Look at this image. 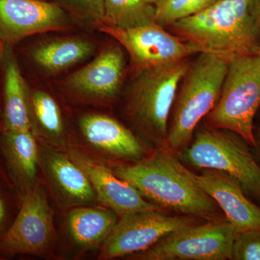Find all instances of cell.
Here are the masks:
<instances>
[{"label": "cell", "instance_id": "obj_9", "mask_svg": "<svg viewBox=\"0 0 260 260\" xmlns=\"http://www.w3.org/2000/svg\"><path fill=\"white\" fill-rule=\"evenodd\" d=\"M99 30L120 43L129 53L138 73L161 65L188 59L200 49L167 32L157 23L129 29H121L104 23Z\"/></svg>", "mask_w": 260, "mask_h": 260}, {"label": "cell", "instance_id": "obj_12", "mask_svg": "<svg viewBox=\"0 0 260 260\" xmlns=\"http://www.w3.org/2000/svg\"><path fill=\"white\" fill-rule=\"evenodd\" d=\"M70 155L88 177L99 201L116 215L122 217L137 212L162 210L105 166L93 161L75 150L70 152Z\"/></svg>", "mask_w": 260, "mask_h": 260}, {"label": "cell", "instance_id": "obj_13", "mask_svg": "<svg viewBox=\"0 0 260 260\" xmlns=\"http://www.w3.org/2000/svg\"><path fill=\"white\" fill-rule=\"evenodd\" d=\"M195 181L218 205L226 220L238 233L259 231L260 208L250 201L242 187L226 174L213 169H203L201 174L192 172Z\"/></svg>", "mask_w": 260, "mask_h": 260}, {"label": "cell", "instance_id": "obj_18", "mask_svg": "<svg viewBox=\"0 0 260 260\" xmlns=\"http://www.w3.org/2000/svg\"><path fill=\"white\" fill-rule=\"evenodd\" d=\"M93 50V44L88 41L61 39L43 43L32 50L31 55L42 69L56 73L83 61Z\"/></svg>", "mask_w": 260, "mask_h": 260}, {"label": "cell", "instance_id": "obj_21", "mask_svg": "<svg viewBox=\"0 0 260 260\" xmlns=\"http://www.w3.org/2000/svg\"><path fill=\"white\" fill-rule=\"evenodd\" d=\"M104 23L129 29L155 23V7L145 0H104Z\"/></svg>", "mask_w": 260, "mask_h": 260}, {"label": "cell", "instance_id": "obj_2", "mask_svg": "<svg viewBox=\"0 0 260 260\" xmlns=\"http://www.w3.org/2000/svg\"><path fill=\"white\" fill-rule=\"evenodd\" d=\"M253 5L254 0H217L170 27L177 37L202 52L221 54L232 60L256 55L260 37Z\"/></svg>", "mask_w": 260, "mask_h": 260}, {"label": "cell", "instance_id": "obj_25", "mask_svg": "<svg viewBox=\"0 0 260 260\" xmlns=\"http://www.w3.org/2000/svg\"><path fill=\"white\" fill-rule=\"evenodd\" d=\"M74 8L90 17L97 24L104 23V0H65Z\"/></svg>", "mask_w": 260, "mask_h": 260}, {"label": "cell", "instance_id": "obj_11", "mask_svg": "<svg viewBox=\"0 0 260 260\" xmlns=\"http://www.w3.org/2000/svg\"><path fill=\"white\" fill-rule=\"evenodd\" d=\"M53 222L47 200L39 188L29 191L14 223L3 239L7 250L41 255L51 242Z\"/></svg>", "mask_w": 260, "mask_h": 260}, {"label": "cell", "instance_id": "obj_17", "mask_svg": "<svg viewBox=\"0 0 260 260\" xmlns=\"http://www.w3.org/2000/svg\"><path fill=\"white\" fill-rule=\"evenodd\" d=\"M113 210L101 208H80L68 217L70 234L75 242L85 249L102 245L118 219Z\"/></svg>", "mask_w": 260, "mask_h": 260}, {"label": "cell", "instance_id": "obj_1", "mask_svg": "<svg viewBox=\"0 0 260 260\" xmlns=\"http://www.w3.org/2000/svg\"><path fill=\"white\" fill-rule=\"evenodd\" d=\"M112 172L162 210L206 220H222L218 205L198 185L192 172L169 148H158L133 165L115 166Z\"/></svg>", "mask_w": 260, "mask_h": 260}, {"label": "cell", "instance_id": "obj_20", "mask_svg": "<svg viewBox=\"0 0 260 260\" xmlns=\"http://www.w3.org/2000/svg\"><path fill=\"white\" fill-rule=\"evenodd\" d=\"M5 149L12 170L19 180L32 184L37 176L39 154L32 132L6 130Z\"/></svg>", "mask_w": 260, "mask_h": 260}, {"label": "cell", "instance_id": "obj_28", "mask_svg": "<svg viewBox=\"0 0 260 260\" xmlns=\"http://www.w3.org/2000/svg\"><path fill=\"white\" fill-rule=\"evenodd\" d=\"M5 217V207L3 201L0 199V223L3 221Z\"/></svg>", "mask_w": 260, "mask_h": 260}, {"label": "cell", "instance_id": "obj_4", "mask_svg": "<svg viewBox=\"0 0 260 260\" xmlns=\"http://www.w3.org/2000/svg\"><path fill=\"white\" fill-rule=\"evenodd\" d=\"M249 146L237 133L208 126L198 130L192 143L177 157L196 169L224 173L237 181L246 195L260 201V166Z\"/></svg>", "mask_w": 260, "mask_h": 260}, {"label": "cell", "instance_id": "obj_22", "mask_svg": "<svg viewBox=\"0 0 260 260\" xmlns=\"http://www.w3.org/2000/svg\"><path fill=\"white\" fill-rule=\"evenodd\" d=\"M32 116L41 127L51 136H60L63 121L60 109L54 98L47 92L37 90L30 94Z\"/></svg>", "mask_w": 260, "mask_h": 260}, {"label": "cell", "instance_id": "obj_24", "mask_svg": "<svg viewBox=\"0 0 260 260\" xmlns=\"http://www.w3.org/2000/svg\"><path fill=\"white\" fill-rule=\"evenodd\" d=\"M232 259L260 260L259 231H245L238 234L234 241Z\"/></svg>", "mask_w": 260, "mask_h": 260}, {"label": "cell", "instance_id": "obj_8", "mask_svg": "<svg viewBox=\"0 0 260 260\" xmlns=\"http://www.w3.org/2000/svg\"><path fill=\"white\" fill-rule=\"evenodd\" d=\"M102 244L99 259L124 257L146 250L173 232L198 223L190 215H168L147 210L120 217Z\"/></svg>", "mask_w": 260, "mask_h": 260}, {"label": "cell", "instance_id": "obj_30", "mask_svg": "<svg viewBox=\"0 0 260 260\" xmlns=\"http://www.w3.org/2000/svg\"><path fill=\"white\" fill-rule=\"evenodd\" d=\"M145 2L149 3V4L153 5L154 6L158 4L161 0H145Z\"/></svg>", "mask_w": 260, "mask_h": 260}, {"label": "cell", "instance_id": "obj_26", "mask_svg": "<svg viewBox=\"0 0 260 260\" xmlns=\"http://www.w3.org/2000/svg\"><path fill=\"white\" fill-rule=\"evenodd\" d=\"M253 12H254V18H255L260 37V0H254Z\"/></svg>", "mask_w": 260, "mask_h": 260}, {"label": "cell", "instance_id": "obj_23", "mask_svg": "<svg viewBox=\"0 0 260 260\" xmlns=\"http://www.w3.org/2000/svg\"><path fill=\"white\" fill-rule=\"evenodd\" d=\"M217 0H161L155 5V23L170 26L181 19L192 16Z\"/></svg>", "mask_w": 260, "mask_h": 260}, {"label": "cell", "instance_id": "obj_16", "mask_svg": "<svg viewBox=\"0 0 260 260\" xmlns=\"http://www.w3.org/2000/svg\"><path fill=\"white\" fill-rule=\"evenodd\" d=\"M2 61L4 67L6 130L32 131V112L30 94L10 44H5Z\"/></svg>", "mask_w": 260, "mask_h": 260}, {"label": "cell", "instance_id": "obj_10", "mask_svg": "<svg viewBox=\"0 0 260 260\" xmlns=\"http://www.w3.org/2000/svg\"><path fill=\"white\" fill-rule=\"evenodd\" d=\"M70 25L64 10L44 0H0V41L14 44L37 34L62 30Z\"/></svg>", "mask_w": 260, "mask_h": 260}, {"label": "cell", "instance_id": "obj_5", "mask_svg": "<svg viewBox=\"0 0 260 260\" xmlns=\"http://www.w3.org/2000/svg\"><path fill=\"white\" fill-rule=\"evenodd\" d=\"M187 59L138 73L128 99V114L158 148H167L169 119Z\"/></svg>", "mask_w": 260, "mask_h": 260}, {"label": "cell", "instance_id": "obj_29", "mask_svg": "<svg viewBox=\"0 0 260 260\" xmlns=\"http://www.w3.org/2000/svg\"><path fill=\"white\" fill-rule=\"evenodd\" d=\"M5 44L0 41V63L3 59V51H4Z\"/></svg>", "mask_w": 260, "mask_h": 260}, {"label": "cell", "instance_id": "obj_3", "mask_svg": "<svg viewBox=\"0 0 260 260\" xmlns=\"http://www.w3.org/2000/svg\"><path fill=\"white\" fill-rule=\"evenodd\" d=\"M232 59L215 53H200L181 80L169 124L167 147L174 153L186 148L200 121L218 102Z\"/></svg>", "mask_w": 260, "mask_h": 260}, {"label": "cell", "instance_id": "obj_31", "mask_svg": "<svg viewBox=\"0 0 260 260\" xmlns=\"http://www.w3.org/2000/svg\"><path fill=\"white\" fill-rule=\"evenodd\" d=\"M256 55L259 56V57L260 58V50L259 51V52H258L257 54H256Z\"/></svg>", "mask_w": 260, "mask_h": 260}, {"label": "cell", "instance_id": "obj_7", "mask_svg": "<svg viewBox=\"0 0 260 260\" xmlns=\"http://www.w3.org/2000/svg\"><path fill=\"white\" fill-rule=\"evenodd\" d=\"M237 231L226 219L207 220L173 232L146 250L126 256L133 260L232 259Z\"/></svg>", "mask_w": 260, "mask_h": 260}, {"label": "cell", "instance_id": "obj_27", "mask_svg": "<svg viewBox=\"0 0 260 260\" xmlns=\"http://www.w3.org/2000/svg\"><path fill=\"white\" fill-rule=\"evenodd\" d=\"M254 137H255L256 140L255 148L257 150L258 155L260 158V129H258L256 133H254Z\"/></svg>", "mask_w": 260, "mask_h": 260}, {"label": "cell", "instance_id": "obj_6", "mask_svg": "<svg viewBox=\"0 0 260 260\" xmlns=\"http://www.w3.org/2000/svg\"><path fill=\"white\" fill-rule=\"evenodd\" d=\"M260 107V58L231 61L218 102L206 116L208 126L229 130L255 148L254 119Z\"/></svg>", "mask_w": 260, "mask_h": 260}, {"label": "cell", "instance_id": "obj_19", "mask_svg": "<svg viewBox=\"0 0 260 260\" xmlns=\"http://www.w3.org/2000/svg\"><path fill=\"white\" fill-rule=\"evenodd\" d=\"M47 167L53 180L70 199L78 203H88L93 200L95 191L91 183L71 158L52 152L48 155Z\"/></svg>", "mask_w": 260, "mask_h": 260}, {"label": "cell", "instance_id": "obj_15", "mask_svg": "<svg viewBox=\"0 0 260 260\" xmlns=\"http://www.w3.org/2000/svg\"><path fill=\"white\" fill-rule=\"evenodd\" d=\"M80 128L90 145L112 156L129 160L144 156V146L138 138L113 118L88 114L82 118Z\"/></svg>", "mask_w": 260, "mask_h": 260}, {"label": "cell", "instance_id": "obj_14", "mask_svg": "<svg viewBox=\"0 0 260 260\" xmlns=\"http://www.w3.org/2000/svg\"><path fill=\"white\" fill-rule=\"evenodd\" d=\"M124 57L119 47L109 48L93 61L70 75L68 84L73 90L100 98L115 96L120 88Z\"/></svg>", "mask_w": 260, "mask_h": 260}]
</instances>
